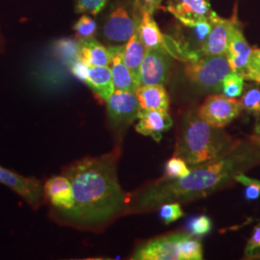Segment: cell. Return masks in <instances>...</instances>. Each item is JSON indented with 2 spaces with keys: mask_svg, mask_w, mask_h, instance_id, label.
Returning a JSON list of instances; mask_svg holds the SVG:
<instances>
[{
  "mask_svg": "<svg viewBox=\"0 0 260 260\" xmlns=\"http://www.w3.org/2000/svg\"><path fill=\"white\" fill-rule=\"evenodd\" d=\"M244 80L243 75L232 72L223 78L222 83V92L225 96L237 98L240 96L244 91Z\"/></svg>",
  "mask_w": 260,
  "mask_h": 260,
  "instance_id": "obj_26",
  "label": "cell"
},
{
  "mask_svg": "<svg viewBox=\"0 0 260 260\" xmlns=\"http://www.w3.org/2000/svg\"><path fill=\"white\" fill-rule=\"evenodd\" d=\"M243 76L245 79L260 83V48L252 50Z\"/></svg>",
  "mask_w": 260,
  "mask_h": 260,
  "instance_id": "obj_32",
  "label": "cell"
},
{
  "mask_svg": "<svg viewBox=\"0 0 260 260\" xmlns=\"http://www.w3.org/2000/svg\"><path fill=\"white\" fill-rule=\"evenodd\" d=\"M185 27L189 28L191 34L197 43L200 44V47H203L205 44V40L208 37L212 24L211 21L208 19H193L187 20L181 23ZM200 47V48H201Z\"/></svg>",
  "mask_w": 260,
  "mask_h": 260,
  "instance_id": "obj_25",
  "label": "cell"
},
{
  "mask_svg": "<svg viewBox=\"0 0 260 260\" xmlns=\"http://www.w3.org/2000/svg\"><path fill=\"white\" fill-rule=\"evenodd\" d=\"M255 132H256V133H258V134H260V122H258V123H257V125H256Z\"/></svg>",
  "mask_w": 260,
  "mask_h": 260,
  "instance_id": "obj_37",
  "label": "cell"
},
{
  "mask_svg": "<svg viewBox=\"0 0 260 260\" xmlns=\"http://www.w3.org/2000/svg\"><path fill=\"white\" fill-rule=\"evenodd\" d=\"M0 182L8 186L18 195L23 198L34 209H37L45 195L42 182L33 177L20 176L8 169L0 166Z\"/></svg>",
  "mask_w": 260,
  "mask_h": 260,
  "instance_id": "obj_9",
  "label": "cell"
},
{
  "mask_svg": "<svg viewBox=\"0 0 260 260\" xmlns=\"http://www.w3.org/2000/svg\"><path fill=\"white\" fill-rule=\"evenodd\" d=\"M108 0H75V12L96 16L105 7Z\"/></svg>",
  "mask_w": 260,
  "mask_h": 260,
  "instance_id": "obj_31",
  "label": "cell"
},
{
  "mask_svg": "<svg viewBox=\"0 0 260 260\" xmlns=\"http://www.w3.org/2000/svg\"><path fill=\"white\" fill-rule=\"evenodd\" d=\"M161 2L162 0H135V6L140 13L147 11L153 14L154 11L160 7Z\"/></svg>",
  "mask_w": 260,
  "mask_h": 260,
  "instance_id": "obj_36",
  "label": "cell"
},
{
  "mask_svg": "<svg viewBox=\"0 0 260 260\" xmlns=\"http://www.w3.org/2000/svg\"><path fill=\"white\" fill-rule=\"evenodd\" d=\"M252 50L253 49L250 47L243 34L240 22L236 17L231 30L229 46L225 53L232 72L244 75Z\"/></svg>",
  "mask_w": 260,
  "mask_h": 260,
  "instance_id": "obj_11",
  "label": "cell"
},
{
  "mask_svg": "<svg viewBox=\"0 0 260 260\" xmlns=\"http://www.w3.org/2000/svg\"><path fill=\"white\" fill-rule=\"evenodd\" d=\"M147 48L141 42L137 33L135 32L133 36L127 41L123 49V62L127 66L130 72L135 76L140 84V67L143 62L144 56L146 54Z\"/></svg>",
  "mask_w": 260,
  "mask_h": 260,
  "instance_id": "obj_21",
  "label": "cell"
},
{
  "mask_svg": "<svg viewBox=\"0 0 260 260\" xmlns=\"http://www.w3.org/2000/svg\"><path fill=\"white\" fill-rule=\"evenodd\" d=\"M260 165V134L242 138L223 157L191 169L181 178L162 177L127 196L124 214L146 213L167 203L203 199L236 182L235 177Z\"/></svg>",
  "mask_w": 260,
  "mask_h": 260,
  "instance_id": "obj_1",
  "label": "cell"
},
{
  "mask_svg": "<svg viewBox=\"0 0 260 260\" xmlns=\"http://www.w3.org/2000/svg\"><path fill=\"white\" fill-rule=\"evenodd\" d=\"M182 233H170L141 244L132 253L133 260H180L177 244Z\"/></svg>",
  "mask_w": 260,
  "mask_h": 260,
  "instance_id": "obj_7",
  "label": "cell"
},
{
  "mask_svg": "<svg viewBox=\"0 0 260 260\" xmlns=\"http://www.w3.org/2000/svg\"><path fill=\"white\" fill-rule=\"evenodd\" d=\"M85 84L104 102H107L115 91L111 69L109 66L90 67L88 78Z\"/></svg>",
  "mask_w": 260,
  "mask_h": 260,
  "instance_id": "obj_20",
  "label": "cell"
},
{
  "mask_svg": "<svg viewBox=\"0 0 260 260\" xmlns=\"http://www.w3.org/2000/svg\"><path fill=\"white\" fill-rule=\"evenodd\" d=\"M260 253V221L253 228L250 239L245 247V258L255 259Z\"/></svg>",
  "mask_w": 260,
  "mask_h": 260,
  "instance_id": "obj_34",
  "label": "cell"
},
{
  "mask_svg": "<svg viewBox=\"0 0 260 260\" xmlns=\"http://www.w3.org/2000/svg\"><path fill=\"white\" fill-rule=\"evenodd\" d=\"M106 103L109 121L116 128L127 126L138 118L140 104L135 93L115 90Z\"/></svg>",
  "mask_w": 260,
  "mask_h": 260,
  "instance_id": "obj_6",
  "label": "cell"
},
{
  "mask_svg": "<svg viewBox=\"0 0 260 260\" xmlns=\"http://www.w3.org/2000/svg\"><path fill=\"white\" fill-rule=\"evenodd\" d=\"M242 138H235L224 127H217L203 120L197 110L183 118L174 156L183 159L191 169L223 157L231 152Z\"/></svg>",
  "mask_w": 260,
  "mask_h": 260,
  "instance_id": "obj_3",
  "label": "cell"
},
{
  "mask_svg": "<svg viewBox=\"0 0 260 260\" xmlns=\"http://www.w3.org/2000/svg\"><path fill=\"white\" fill-rule=\"evenodd\" d=\"M189 230L192 235L202 236L210 233L212 229V222L209 217L205 215H201L193 218L189 222Z\"/></svg>",
  "mask_w": 260,
  "mask_h": 260,
  "instance_id": "obj_33",
  "label": "cell"
},
{
  "mask_svg": "<svg viewBox=\"0 0 260 260\" xmlns=\"http://www.w3.org/2000/svg\"><path fill=\"white\" fill-rule=\"evenodd\" d=\"M167 10L180 22L208 19L215 14L208 0H170Z\"/></svg>",
  "mask_w": 260,
  "mask_h": 260,
  "instance_id": "obj_15",
  "label": "cell"
},
{
  "mask_svg": "<svg viewBox=\"0 0 260 260\" xmlns=\"http://www.w3.org/2000/svg\"><path fill=\"white\" fill-rule=\"evenodd\" d=\"M171 57L161 48L147 49L140 67V86L164 85L170 72Z\"/></svg>",
  "mask_w": 260,
  "mask_h": 260,
  "instance_id": "obj_8",
  "label": "cell"
},
{
  "mask_svg": "<svg viewBox=\"0 0 260 260\" xmlns=\"http://www.w3.org/2000/svg\"><path fill=\"white\" fill-rule=\"evenodd\" d=\"M239 101L242 109L260 119V88L257 85H250Z\"/></svg>",
  "mask_w": 260,
  "mask_h": 260,
  "instance_id": "obj_24",
  "label": "cell"
},
{
  "mask_svg": "<svg viewBox=\"0 0 260 260\" xmlns=\"http://www.w3.org/2000/svg\"><path fill=\"white\" fill-rule=\"evenodd\" d=\"M240 102L223 94L209 95L197 109L198 115L209 124L224 127L238 117L242 111Z\"/></svg>",
  "mask_w": 260,
  "mask_h": 260,
  "instance_id": "obj_5",
  "label": "cell"
},
{
  "mask_svg": "<svg viewBox=\"0 0 260 260\" xmlns=\"http://www.w3.org/2000/svg\"><path fill=\"white\" fill-rule=\"evenodd\" d=\"M159 208H160V217L166 224L177 221L178 219L184 216L181 205L177 202L164 204Z\"/></svg>",
  "mask_w": 260,
  "mask_h": 260,
  "instance_id": "obj_30",
  "label": "cell"
},
{
  "mask_svg": "<svg viewBox=\"0 0 260 260\" xmlns=\"http://www.w3.org/2000/svg\"><path fill=\"white\" fill-rule=\"evenodd\" d=\"M44 193L50 204L63 213L72 209L75 204L72 182L65 175L49 178L44 186Z\"/></svg>",
  "mask_w": 260,
  "mask_h": 260,
  "instance_id": "obj_14",
  "label": "cell"
},
{
  "mask_svg": "<svg viewBox=\"0 0 260 260\" xmlns=\"http://www.w3.org/2000/svg\"><path fill=\"white\" fill-rule=\"evenodd\" d=\"M190 168L185 161L180 157L174 156L171 158L166 164L164 177L169 179H176L185 177L190 173Z\"/></svg>",
  "mask_w": 260,
  "mask_h": 260,
  "instance_id": "obj_28",
  "label": "cell"
},
{
  "mask_svg": "<svg viewBox=\"0 0 260 260\" xmlns=\"http://www.w3.org/2000/svg\"><path fill=\"white\" fill-rule=\"evenodd\" d=\"M73 29L78 40H85L94 36L98 30V24L95 20L92 19L90 16L83 15L75 22Z\"/></svg>",
  "mask_w": 260,
  "mask_h": 260,
  "instance_id": "obj_27",
  "label": "cell"
},
{
  "mask_svg": "<svg viewBox=\"0 0 260 260\" xmlns=\"http://www.w3.org/2000/svg\"><path fill=\"white\" fill-rule=\"evenodd\" d=\"M111 53V69L112 78L115 90L127 91L131 93H136L137 89L140 87L138 80L130 72L127 66L123 62V49L124 47H108Z\"/></svg>",
  "mask_w": 260,
  "mask_h": 260,
  "instance_id": "obj_16",
  "label": "cell"
},
{
  "mask_svg": "<svg viewBox=\"0 0 260 260\" xmlns=\"http://www.w3.org/2000/svg\"><path fill=\"white\" fill-rule=\"evenodd\" d=\"M236 182L245 186V198L247 201H255L260 198V180L240 174L235 177Z\"/></svg>",
  "mask_w": 260,
  "mask_h": 260,
  "instance_id": "obj_29",
  "label": "cell"
},
{
  "mask_svg": "<svg viewBox=\"0 0 260 260\" xmlns=\"http://www.w3.org/2000/svg\"><path fill=\"white\" fill-rule=\"evenodd\" d=\"M79 58L90 67H106L111 64L109 48L93 37L79 40Z\"/></svg>",
  "mask_w": 260,
  "mask_h": 260,
  "instance_id": "obj_19",
  "label": "cell"
},
{
  "mask_svg": "<svg viewBox=\"0 0 260 260\" xmlns=\"http://www.w3.org/2000/svg\"><path fill=\"white\" fill-rule=\"evenodd\" d=\"M255 259H260V253L257 255V256H256V257H255Z\"/></svg>",
  "mask_w": 260,
  "mask_h": 260,
  "instance_id": "obj_38",
  "label": "cell"
},
{
  "mask_svg": "<svg viewBox=\"0 0 260 260\" xmlns=\"http://www.w3.org/2000/svg\"><path fill=\"white\" fill-rule=\"evenodd\" d=\"M232 73L225 55H201L186 63L184 74L188 80L201 89L222 92L223 78Z\"/></svg>",
  "mask_w": 260,
  "mask_h": 260,
  "instance_id": "obj_4",
  "label": "cell"
},
{
  "mask_svg": "<svg viewBox=\"0 0 260 260\" xmlns=\"http://www.w3.org/2000/svg\"><path fill=\"white\" fill-rule=\"evenodd\" d=\"M139 122L136 124V131L145 136H149L156 142L162 139L163 133L173 125V119L168 111L147 110L140 108Z\"/></svg>",
  "mask_w": 260,
  "mask_h": 260,
  "instance_id": "obj_13",
  "label": "cell"
},
{
  "mask_svg": "<svg viewBox=\"0 0 260 260\" xmlns=\"http://www.w3.org/2000/svg\"><path fill=\"white\" fill-rule=\"evenodd\" d=\"M53 49L56 56L70 66L79 58V40L75 41L67 38L58 40L54 44Z\"/></svg>",
  "mask_w": 260,
  "mask_h": 260,
  "instance_id": "obj_23",
  "label": "cell"
},
{
  "mask_svg": "<svg viewBox=\"0 0 260 260\" xmlns=\"http://www.w3.org/2000/svg\"><path fill=\"white\" fill-rule=\"evenodd\" d=\"M135 94L141 109L169 111L170 99L163 85L140 86Z\"/></svg>",
  "mask_w": 260,
  "mask_h": 260,
  "instance_id": "obj_18",
  "label": "cell"
},
{
  "mask_svg": "<svg viewBox=\"0 0 260 260\" xmlns=\"http://www.w3.org/2000/svg\"><path fill=\"white\" fill-rule=\"evenodd\" d=\"M119 148L101 156L85 157L66 168L63 175L73 186L75 204L64 213L77 226L92 229L124 215L127 195L118 179Z\"/></svg>",
  "mask_w": 260,
  "mask_h": 260,
  "instance_id": "obj_2",
  "label": "cell"
},
{
  "mask_svg": "<svg viewBox=\"0 0 260 260\" xmlns=\"http://www.w3.org/2000/svg\"><path fill=\"white\" fill-rule=\"evenodd\" d=\"M136 32V21L123 7L112 12L103 25V35L113 43H127Z\"/></svg>",
  "mask_w": 260,
  "mask_h": 260,
  "instance_id": "obj_12",
  "label": "cell"
},
{
  "mask_svg": "<svg viewBox=\"0 0 260 260\" xmlns=\"http://www.w3.org/2000/svg\"><path fill=\"white\" fill-rule=\"evenodd\" d=\"M70 68H71L72 74L75 75L77 79H79L84 83L86 82L89 75V71H90V66L87 65L83 60L78 58L70 65Z\"/></svg>",
  "mask_w": 260,
  "mask_h": 260,
  "instance_id": "obj_35",
  "label": "cell"
},
{
  "mask_svg": "<svg viewBox=\"0 0 260 260\" xmlns=\"http://www.w3.org/2000/svg\"><path fill=\"white\" fill-rule=\"evenodd\" d=\"M152 13L142 12L141 19H136V33L147 49L164 48L166 37L161 33L157 23L153 19Z\"/></svg>",
  "mask_w": 260,
  "mask_h": 260,
  "instance_id": "obj_17",
  "label": "cell"
},
{
  "mask_svg": "<svg viewBox=\"0 0 260 260\" xmlns=\"http://www.w3.org/2000/svg\"><path fill=\"white\" fill-rule=\"evenodd\" d=\"M235 18V14L232 19H223L215 13L210 19L212 24L211 31L205 40V44L198 50V52L201 55H225L231 30Z\"/></svg>",
  "mask_w": 260,
  "mask_h": 260,
  "instance_id": "obj_10",
  "label": "cell"
},
{
  "mask_svg": "<svg viewBox=\"0 0 260 260\" xmlns=\"http://www.w3.org/2000/svg\"><path fill=\"white\" fill-rule=\"evenodd\" d=\"M177 248L180 260H201L204 258L202 244L198 239H195L192 234L182 233L178 240Z\"/></svg>",
  "mask_w": 260,
  "mask_h": 260,
  "instance_id": "obj_22",
  "label": "cell"
}]
</instances>
